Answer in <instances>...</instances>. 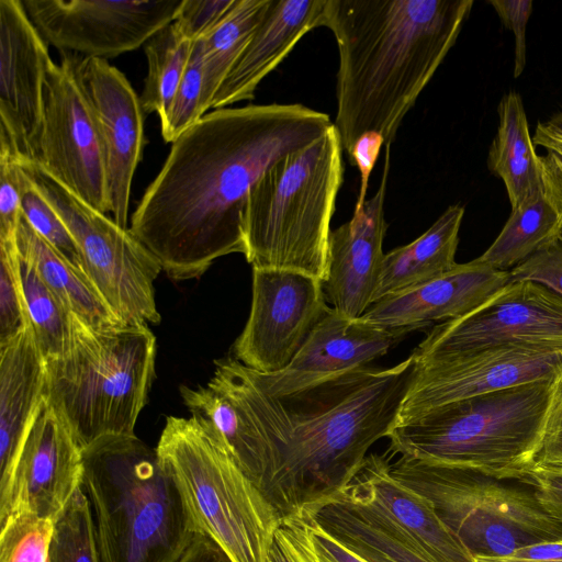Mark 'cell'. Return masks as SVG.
Returning a JSON list of instances; mask_svg holds the SVG:
<instances>
[{
  "label": "cell",
  "mask_w": 562,
  "mask_h": 562,
  "mask_svg": "<svg viewBox=\"0 0 562 562\" xmlns=\"http://www.w3.org/2000/svg\"><path fill=\"white\" fill-rule=\"evenodd\" d=\"M205 385H181L183 404L234 458L281 520L345 490L369 449L397 424L417 370L362 367L274 396L233 356L214 361Z\"/></svg>",
  "instance_id": "1"
},
{
  "label": "cell",
  "mask_w": 562,
  "mask_h": 562,
  "mask_svg": "<svg viewBox=\"0 0 562 562\" xmlns=\"http://www.w3.org/2000/svg\"><path fill=\"white\" fill-rule=\"evenodd\" d=\"M331 125L327 114L300 103L206 113L171 144L130 231L175 281L201 277L221 257L244 255L250 189L272 165Z\"/></svg>",
  "instance_id": "2"
},
{
  "label": "cell",
  "mask_w": 562,
  "mask_h": 562,
  "mask_svg": "<svg viewBox=\"0 0 562 562\" xmlns=\"http://www.w3.org/2000/svg\"><path fill=\"white\" fill-rule=\"evenodd\" d=\"M473 0H326L339 55L335 122L342 149L375 132L385 146L454 45Z\"/></svg>",
  "instance_id": "3"
},
{
  "label": "cell",
  "mask_w": 562,
  "mask_h": 562,
  "mask_svg": "<svg viewBox=\"0 0 562 562\" xmlns=\"http://www.w3.org/2000/svg\"><path fill=\"white\" fill-rule=\"evenodd\" d=\"M82 488L101 562H178L196 536L156 448L135 435L83 449Z\"/></svg>",
  "instance_id": "4"
},
{
  "label": "cell",
  "mask_w": 562,
  "mask_h": 562,
  "mask_svg": "<svg viewBox=\"0 0 562 562\" xmlns=\"http://www.w3.org/2000/svg\"><path fill=\"white\" fill-rule=\"evenodd\" d=\"M560 376L435 407L396 425L387 436L390 449L400 457L521 482L542 450Z\"/></svg>",
  "instance_id": "5"
},
{
  "label": "cell",
  "mask_w": 562,
  "mask_h": 562,
  "mask_svg": "<svg viewBox=\"0 0 562 562\" xmlns=\"http://www.w3.org/2000/svg\"><path fill=\"white\" fill-rule=\"evenodd\" d=\"M334 126L272 165L250 189L243 215L244 256L252 268L327 277L330 222L342 183Z\"/></svg>",
  "instance_id": "6"
},
{
  "label": "cell",
  "mask_w": 562,
  "mask_h": 562,
  "mask_svg": "<svg viewBox=\"0 0 562 562\" xmlns=\"http://www.w3.org/2000/svg\"><path fill=\"white\" fill-rule=\"evenodd\" d=\"M157 339L147 325L95 328L75 316L69 349L46 361V400L82 449L132 436L156 376Z\"/></svg>",
  "instance_id": "7"
},
{
  "label": "cell",
  "mask_w": 562,
  "mask_h": 562,
  "mask_svg": "<svg viewBox=\"0 0 562 562\" xmlns=\"http://www.w3.org/2000/svg\"><path fill=\"white\" fill-rule=\"evenodd\" d=\"M156 450L195 533L210 538L231 562H267L282 520L228 451L191 416L167 417Z\"/></svg>",
  "instance_id": "8"
},
{
  "label": "cell",
  "mask_w": 562,
  "mask_h": 562,
  "mask_svg": "<svg viewBox=\"0 0 562 562\" xmlns=\"http://www.w3.org/2000/svg\"><path fill=\"white\" fill-rule=\"evenodd\" d=\"M393 477L426 497L475 555H505L525 546L562 540V524L533 492L468 470L400 457Z\"/></svg>",
  "instance_id": "9"
},
{
  "label": "cell",
  "mask_w": 562,
  "mask_h": 562,
  "mask_svg": "<svg viewBox=\"0 0 562 562\" xmlns=\"http://www.w3.org/2000/svg\"><path fill=\"white\" fill-rule=\"evenodd\" d=\"M57 211L81 255L83 272L127 325H158L154 283L160 262L130 231L86 204L33 162L20 164Z\"/></svg>",
  "instance_id": "10"
},
{
  "label": "cell",
  "mask_w": 562,
  "mask_h": 562,
  "mask_svg": "<svg viewBox=\"0 0 562 562\" xmlns=\"http://www.w3.org/2000/svg\"><path fill=\"white\" fill-rule=\"evenodd\" d=\"M31 162L89 206L110 213L105 153L70 52L60 50L59 63L47 69Z\"/></svg>",
  "instance_id": "11"
},
{
  "label": "cell",
  "mask_w": 562,
  "mask_h": 562,
  "mask_svg": "<svg viewBox=\"0 0 562 562\" xmlns=\"http://www.w3.org/2000/svg\"><path fill=\"white\" fill-rule=\"evenodd\" d=\"M562 347V297L532 281H510L470 314L436 325L412 355L417 363L506 345Z\"/></svg>",
  "instance_id": "12"
},
{
  "label": "cell",
  "mask_w": 562,
  "mask_h": 562,
  "mask_svg": "<svg viewBox=\"0 0 562 562\" xmlns=\"http://www.w3.org/2000/svg\"><path fill=\"white\" fill-rule=\"evenodd\" d=\"M47 44L85 57L112 58L144 46L177 18L183 0H23Z\"/></svg>",
  "instance_id": "13"
},
{
  "label": "cell",
  "mask_w": 562,
  "mask_h": 562,
  "mask_svg": "<svg viewBox=\"0 0 562 562\" xmlns=\"http://www.w3.org/2000/svg\"><path fill=\"white\" fill-rule=\"evenodd\" d=\"M329 308L321 280L291 270L252 268L250 312L233 357L261 373L281 371Z\"/></svg>",
  "instance_id": "14"
},
{
  "label": "cell",
  "mask_w": 562,
  "mask_h": 562,
  "mask_svg": "<svg viewBox=\"0 0 562 562\" xmlns=\"http://www.w3.org/2000/svg\"><path fill=\"white\" fill-rule=\"evenodd\" d=\"M560 375V346L506 345L417 363L396 425L454 401Z\"/></svg>",
  "instance_id": "15"
},
{
  "label": "cell",
  "mask_w": 562,
  "mask_h": 562,
  "mask_svg": "<svg viewBox=\"0 0 562 562\" xmlns=\"http://www.w3.org/2000/svg\"><path fill=\"white\" fill-rule=\"evenodd\" d=\"M53 60L21 0H0V155L32 161Z\"/></svg>",
  "instance_id": "16"
},
{
  "label": "cell",
  "mask_w": 562,
  "mask_h": 562,
  "mask_svg": "<svg viewBox=\"0 0 562 562\" xmlns=\"http://www.w3.org/2000/svg\"><path fill=\"white\" fill-rule=\"evenodd\" d=\"M83 449L60 413L44 397L23 442L0 520L27 512L56 520L82 487Z\"/></svg>",
  "instance_id": "17"
},
{
  "label": "cell",
  "mask_w": 562,
  "mask_h": 562,
  "mask_svg": "<svg viewBox=\"0 0 562 562\" xmlns=\"http://www.w3.org/2000/svg\"><path fill=\"white\" fill-rule=\"evenodd\" d=\"M70 55L104 148L110 213L117 225L128 228L132 181L145 144L140 99L125 75L106 59Z\"/></svg>",
  "instance_id": "18"
},
{
  "label": "cell",
  "mask_w": 562,
  "mask_h": 562,
  "mask_svg": "<svg viewBox=\"0 0 562 562\" xmlns=\"http://www.w3.org/2000/svg\"><path fill=\"white\" fill-rule=\"evenodd\" d=\"M407 333L350 318L329 308L286 368L274 373L250 369L259 386L281 396L295 393L384 356Z\"/></svg>",
  "instance_id": "19"
},
{
  "label": "cell",
  "mask_w": 562,
  "mask_h": 562,
  "mask_svg": "<svg viewBox=\"0 0 562 562\" xmlns=\"http://www.w3.org/2000/svg\"><path fill=\"white\" fill-rule=\"evenodd\" d=\"M391 146H385L384 165L375 194L366 200L352 218L331 231L327 277L323 282L331 308L360 318L373 304L384 259L383 240L389 227L384 216Z\"/></svg>",
  "instance_id": "20"
},
{
  "label": "cell",
  "mask_w": 562,
  "mask_h": 562,
  "mask_svg": "<svg viewBox=\"0 0 562 562\" xmlns=\"http://www.w3.org/2000/svg\"><path fill=\"white\" fill-rule=\"evenodd\" d=\"M509 282V271L494 269L479 258L416 288L372 304L362 318L406 333L436 321L460 318L479 308Z\"/></svg>",
  "instance_id": "21"
},
{
  "label": "cell",
  "mask_w": 562,
  "mask_h": 562,
  "mask_svg": "<svg viewBox=\"0 0 562 562\" xmlns=\"http://www.w3.org/2000/svg\"><path fill=\"white\" fill-rule=\"evenodd\" d=\"M389 461L382 454H368L347 492L404 533L432 562H474L432 504L391 475Z\"/></svg>",
  "instance_id": "22"
},
{
  "label": "cell",
  "mask_w": 562,
  "mask_h": 562,
  "mask_svg": "<svg viewBox=\"0 0 562 562\" xmlns=\"http://www.w3.org/2000/svg\"><path fill=\"white\" fill-rule=\"evenodd\" d=\"M326 0H269L249 42L217 90L212 109L252 100L259 83L313 29L323 26Z\"/></svg>",
  "instance_id": "23"
},
{
  "label": "cell",
  "mask_w": 562,
  "mask_h": 562,
  "mask_svg": "<svg viewBox=\"0 0 562 562\" xmlns=\"http://www.w3.org/2000/svg\"><path fill=\"white\" fill-rule=\"evenodd\" d=\"M46 360L30 325L0 345V496L10 486L16 460L45 397Z\"/></svg>",
  "instance_id": "24"
},
{
  "label": "cell",
  "mask_w": 562,
  "mask_h": 562,
  "mask_svg": "<svg viewBox=\"0 0 562 562\" xmlns=\"http://www.w3.org/2000/svg\"><path fill=\"white\" fill-rule=\"evenodd\" d=\"M367 562H432L404 533L342 490L301 517Z\"/></svg>",
  "instance_id": "25"
},
{
  "label": "cell",
  "mask_w": 562,
  "mask_h": 562,
  "mask_svg": "<svg viewBox=\"0 0 562 562\" xmlns=\"http://www.w3.org/2000/svg\"><path fill=\"white\" fill-rule=\"evenodd\" d=\"M463 215L464 206L452 204L415 240L385 254L373 304L451 270Z\"/></svg>",
  "instance_id": "26"
},
{
  "label": "cell",
  "mask_w": 562,
  "mask_h": 562,
  "mask_svg": "<svg viewBox=\"0 0 562 562\" xmlns=\"http://www.w3.org/2000/svg\"><path fill=\"white\" fill-rule=\"evenodd\" d=\"M15 245L19 255L35 268L43 281L82 323L95 328L124 324L87 276L43 239L23 214L19 223Z\"/></svg>",
  "instance_id": "27"
},
{
  "label": "cell",
  "mask_w": 562,
  "mask_h": 562,
  "mask_svg": "<svg viewBox=\"0 0 562 562\" xmlns=\"http://www.w3.org/2000/svg\"><path fill=\"white\" fill-rule=\"evenodd\" d=\"M497 114L498 126L488 150L487 166L503 180L514 209L542 191L540 161L520 94L516 91L504 94Z\"/></svg>",
  "instance_id": "28"
},
{
  "label": "cell",
  "mask_w": 562,
  "mask_h": 562,
  "mask_svg": "<svg viewBox=\"0 0 562 562\" xmlns=\"http://www.w3.org/2000/svg\"><path fill=\"white\" fill-rule=\"evenodd\" d=\"M561 233L562 221L540 191L512 209L496 239L477 258L494 269L509 271Z\"/></svg>",
  "instance_id": "29"
},
{
  "label": "cell",
  "mask_w": 562,
  "mask_h": 562,
  "mask_svg": "<svg viewBox=\"0 0 562 562\" xmlns=\"http://www.w3.org/2000/svg\"><path fill=\"white\" fill-rule=\"evenodd\" d=\"M269 0H236L234 7L204 38L203 111L212 109L214 97L259 24Z\"/></svg>",
  "instance_id": "30"
},
{
  "label": "cell",
  "mask_w": 562,
  "mask_h": 562,
  "mask_svg": "<svg viewBox=\"0 0 562 562\" xmlns=\"http://www.w3.org/2000/svg\"><path fill=\"white\" fill-rule=\"evenodd\" d=\"M16 268L34 338L46 361L56 359L71 345L75 316L18 249Z\"/></svg>",
  "instance_id": "31"
},
{
  "label": "cell",
  "mask_w": 562,
  "mask_h": 562,
  "mask_svg": "<svg viewBox=\"0 0 562 562\" xmlns=\"http://www.w3.org/2000/svg\"><path fill=\"white\" fill-rule=\"evenodd\" d=\"M193 42L171 22L144 45L147 76L139 97L144 113H157L162 120L184 75Z\"/></svg>",
  "instance_id": "32"
},
{
  "label": "cell",
  "mask_w": 562,
  "mask_h": 562,
  "mask_svg": "<svg viewBox=\"0 0 562 562\" xmlns=\"http://www.w3.org/2000/svg\"><path fill=\"white\" fill-rule=\"evenodd\" d=\"M48 562H101L92 510L82 487L55 520Z\"/></svg>",
  "instance_id": "33"
},
{
  "label": "cell",
  "mask_w": 562,
  "mask_h": 562,
  "mask_svg": "<svg viewBox=\"0 0 562 562\" xmlns=\"http://www.w3.org/2000/svg\"><path fill=\"white\" fill-rule=\"evenodd\" d=\"M55 520L16 512L0 520V562H48Z\"/></svg>",
  "instance_id": "34"
},
{
  "label": "cell",
  "mask_w": 562,
  "mask_h": 562,
  "mask_svg": "<svg viewBox=\"0 0 562 562\" xmlns=\"http://www.w3.org/2000/svg\"><path fill=\"white\" fill-rule=\"evenodd\" d=\"M20 182L21 210L25 220L56 251L74 267L83 272L81 255L71 233L57 211L41 193L21 165Z\"/></svg>",
  "instance_id": "35"
},
{
  "label": "cell",
  "mask_w": 562,
  "mask_h": 562,
  "mask_svg": "<svg viewBox=\"0 0 562 562\" xmlns=\"http://www.w3.org/2000/svg\"><path fill=\"white\" fill-rule=\"evenodd\" d=\"M202 40L193 42L189 61L165 117L160 120L161 135L166 143H173L182 133L201 120L203 111Z\"/></svg>",
  "instance_id": "36"
},
{
  "label": "cell",
  "mask_w": 562,
  "mask_h": 562,
  "mask_svg": "<svg viewBox=\"0 0 562 562\" xmlns=\"http://www.w3.org/2000/svg\"><path fill=\"white\" fill-rule=\"evenodd\" d=\"M29 326L16 268L15 241H0V345Z\"/></svg>",
  "instance_id": "37"
},
{
  "label": "cell",
  "mask_w": 562,
  "mask_h": 562,
  "mask_svg": "<svg viewBox=\"0 0 562 562\" xmlns=\"http://www.w3.org/2000/svg\"><path fill=\"white\" fill-rule=\"evenodd\" d=\"M510 281H532L562 297V233L509 270Z\"/></svg>",
  "instance_id": "38"
},
{
  "label": "cell",
  "mask_w": 562,
  "mask_h": 562,
  "mask_svg": "<svg viewBox=\"0 0 562 562\" xmlns=\"http://www.w3.org/2000/svg\"><path fill=\"white\" fill-rule=\"evenodd\" d=\"M236 0H183L173 23L192 42L204 38L224 20Z\"/></svg>",
  "instance_id": "39"
},
{
  "label": "cell",
  "mask_w": 562,
  "mask_h": 562,
  "mask_svg": "<svg viewBox=\"0 0 562 562\" xmlns=\"http://www.w3.org/2000/svg\"><path fill=\"white\" fill-rule=\"evenodd\" d=\"M21 215L19 161L0 155V241H15Z\"/></svg>",
  "instance_id": "40"
},
{
  "label": "cell",
  "mask_w": 562,
  "mask_h": 562,
  "mask_svg": "<svg viewBox=\"0 0 562 562\" xmlns=\"http://www.w3.org/2000/svg\"><path fill=\"white\" fill-rule=\"evenodd\" d=\"M267 562H316L301 518L286 519L280 524L273 535Z\"/></svg>",
  "instance_id": "41"
},
{
  "label": "cell",
  "mask_w": 562,
  "mask_h": 562,
  "mask_svg": "<svg viewBox=\"0 0 562 562\" xmlns=\"http://www.w3.org/2000/svg\"><path fill=\"white\" fill-rule=\"evenodd\" d=\"M521 482L532 488L541 507L562 524V462L536 463Z\"/></svg>",
  "instance_id": "42"
},
{
  "label": "cell",
  "mask_w": 562,
  "mask_h": 562,
  "mask_svg": "<svg viewBox=\"0 0 562 562\" xmlns=\"http://www.w3.org/2000/svg\"><path fill=\"white\" fill-rule=\"evenodd\" d=\"M503 24L515 37L514 77L518 78L527 64L526 29L532 11L531 0H490Z\"/></svg>",
  "instance_id": "43"
},
{
  "label": "cell",
  "mask_w": 562,
  "mask_h": 562,
  "mask_svg": "<svg viewBox=\"0 0 562 562\" xmlns=\"http://www.w3.org/2000/svg\"><path fill=\"white\" fill-rule=\"evenodd\" d=\"M383 145L385 146V143L381 134L369 132L361 135L356 140L349 155L350 162L358 168L360 173V188L356 200L355 212H358L367 200L366 194L369 178Z\"/></svg>",
  "instance_id": "44"
},
{
  "label": "cell",
  "mask_w": 562,
  "mask_h": 562,
  "mask_svg": "<svg viewBox=\"0 0 562 562\" xmlns=\"http://www.w3.org/2000/svg\"><path fill=\"white\" fill-rule=\"evenodd\" d=\"M562 462V375L558 379L547 418L543 446L536 463Z\"/></svg>",
  "instance_id": "45"
},
{
  "label": "cell",
  "mask_w": 562,
  "mask_h": 562,
  "mask_svg": "<svg viewBox=\"0 0 562 562\" xmlns=\"http://www.w3.org/2000/svg\"><path fill=\"white\" fill-rule=\"evenodd\" d=\"M474 562H562V540L525 546L505 555H475Z\"/></svg>",
  "instance_id": "46"
},
{
  "label": "cell",
  "mask_w": 562,
  "mask_h": 562,
  "mask_svg": "<svg viewBox=\"0 0 562 562\" xmlns=\"http://www.w3.org/2000/svg\"><path fill=\"white\" fill-rule=\"evenodd\" d=\"M303 522L305 524L316 562H367L318 527L304 520Z\"/></svg>",
  "instance_id": "47"
},
{
  "label": "cell",
  "mask_w": 562,
  "mask_h": 562,
  "mask_svg": "<svg viewBox=\"0 0 562 562\" xmlns=\"http://www.w3.org/2000/svg\"><path fill=\"white\" fill-rule=\"evenodd\" d=\"M539 161L542 193L562 221V156L547 150Z\"/></svg>",
  "instance_id": "48"
},
{
  "label": "cell",
  "mask_w": 562,
  "mask_h": 562,
  "mask_svg": "<svg viewBox=\"0 0 562 562\" xmlns=\"http://www.w3.org/2000/svg\"><path fill=\"white\" fill-rule=\"evenodd\" d=\"M178 562H231V560L210 538L196 535Z\"/></svg>",
  "instance_id": "49"
},
{
  "label": "cell",
  "mask_w": 562,
  "mask_h": 562,
  "mask_svg": "<svg viewBox=\"0 0 562 562\" xmlns=\"http://www.w3.org/2000/svg\"><path fill=\"white\" fill-rule=\"evenodd\" d=\"M532 140L535 145L544 147L546 150H553L562 156V133L552 130L546 123H538Z\"/></svg>",
  "instance_id": "50"
},
{
  "label": "cell",
  "mask_w": 562,
  "mask_h": 562,
  "mask_svg": "<svg viewBox=\"0 0 562 562\" xmlns=\"http://www.w3.org/2000/svg\"><path fill=\"white\" fill-rule=\"evenodd\" d=\"M544 123L552 130L562 133V110L552 114Z\"/></svg>",
  "instance_id": "51"
}]
</instances>
